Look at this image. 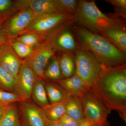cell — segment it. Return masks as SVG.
<instances>
[{"instance_id": "22", "label": "cell", "mask_w": 126, "mask_h": 126, "mask_svg": "<svg viewBox=\"0 0 126 126\" xmlns=\"http://www.w3.org/2000/svg\"><path fill=\"white\" fill-rule=\"evenodd\" d=\"M44 76L45 80L56 81L63 79L58 59L54 58L52 60L48 67L45 69Z\"/></svg>"}, {"instance_id": "7", "label": "cell", "mask_w": 126, "mask_h": 126, "mask_svg": "<svg viewBox=\"0 0 126 126\" xmlns=\"http://www.w3.org/2000/svg\"><path fill=\"white\" fill-rule=\"evenodd\" d=\"M72 14L55 13L46 14L35 17L31 24L19 35L28 33H37L44 35L70 18Z\"/></svg>"}, {"instance_id": "17", "label": "cell", "mask_w": 126, "mask_h": 126, "mask_svg": "<svg viewBox=\"0 0 126 126\" xmlns=\"http://www.w3.org/2000/svg\"><path fill=\"white\" fill-rule=\"evenodd\" d=\"M31 98L33 103L41 108L49 105L44 86V79L36 78L32 89Z\"/></svg>"}, {"instance_id": "13", "label": "cell", "mask_w": 126, "mask_h": 126, "mask_svg": "<svg viewBox=\"0 0 126 126\" xmlns=\"http://www.w3.org/2000/svg\"><path fill=\"white\" fill-rule=\"evenodd\" d=\"M52 81L61 86L69 96L79 97L89 88L75 73L70 78Z\"/></svg>"}, {"instance_id": "25", "label": "cell", "mask_w": 126, "mask_h": 126, "mask_svg": "<svg viewBox=\"0 0 126 126\" xmlns=\"http://www.w3.org/2000/svg\"><path fill=\"white\" fill-rule=\"evenodd\" d=\"M8 42L21 59L28 58L33 51L34 48L25 44L16 39L11 40Z\"/></svg>"}, {"instance_id": "26", "label": "cell", "mask_w": 126, "mask_h": 126, "mask_svg": "<svg viewBox=\"0 0 126 126\" xmlns=\"http://www.w3.org/2000/svg\"><path fill=\"white\" fill-rule=\"evenodd\" d=\"M56 45L63 49L74 50L76 44L73 36L70 32H64L60 34L56 40Z\"/></svg>"}, {"instance_id": "9", "label": "cell", "mask_w": 126, "mask_h": 126, "mask_svg": "<svg viewBox=\"0 0 126 126\" xmlns=\"http://www.w3.org/2000/svg\"><path fill=\"white\" fill-rule=\"evenodd\" d=\"M37 78L34 72L23 60L13 87V92L22 101H29L31 97L34 84Z\"/></svg>"}, {"instance_id": "12", "label": "cell", "mask_w": 126, "mask_h": 126, "mask_svg": "<svg viewBox=\"0 0 126 126\" xmlns=\"http://www.w3.org/2000/svg\"><path fill=\"white\" fill-rule=\"evenodd\" d=\"M22 61L8 41L0 46V63L15 78L18 74Z\"/></svg>"}, {"instance_id": "16", "label": "cell", "mask_w": 126, "mask_h": 126, "mask_svg": "<svg viewBox=\"0 0 126 126\" xmlns=\"http://www.w3.org/2000/svg\"><path fill=\"white\" fill-rule=\"evenodd\" d=\"M18 102H12L7 106L0 118V126H21Z\"/></svg>"}, {"instance_id": "11", "label": "cell", "mask_w": 126, "mask_h": 126, "mask_svg": "<svg viewBox=\"0 0 126 126\" xmlns=\"http://www.w3.org/2000/svg\"><path fill=\"white\" fill-rule=\"evenodd\" d=\"M18 103L19 112L24 126H45L47 119L41 108L29 101Z\"/></svg>"}, {"instance_id": "35", "label": "cell", "mask_w": 126, "mask_h": 126, "mask_svg": "<svg viewBox=\"0 0 126 126\" xmlns=\"http://www.w3.org/2000/svg\"><path fill=\"white\" fill-rule=\"evenodd\" d=\"M91 126H110V124L107 120L104 122L99 124H95Z\"/></svg>"}, {"instance_id": "31", "label": "cell", "mask_w": 126, "mask_h": 126, "mask_svg": "<svg viewBox=\"0 0 126 126\" xmlns=\"http://www.w3.org/2000/svg\"><path fill=\"white\" fill-rule=\"evenodd\" d=\"M45 126H62L59 121H52L47 119Z\"/></svg>"}, {"instance_id": "8", "label": "cell", "mask_w": 126, "mask_h": 126, "mask_svg": "<svg viewBox=\"0 0 126 126\" xmlns=\"http://www.w3.org/2000/svg\"><path fill=\"white\" fill-rule=\"evenodd\" d=\"M35 18L33 12L30 9L19 11L5 21L0 29L9 41L19 36Z\"/></svg>"}, {"instance_id": "34", "label": "cell", "mask_w": 126, "mask_h": 126, "mask_svg": "<svg viewBox=\"0 0 126 126\" xmlns=\"http://www.w3.org/2000/svg\"><path fill=\"white\" fill-rule=\"evenodd\" d=\"M7 41H8L7 38L0 29V46L2 45L3 43Z\"/></svg>"}, {"instance_id": "6", "label": "cell", "mask_w": 126, "mask_h": 126, "mask_svg": "<svg viewBox=\"0 0 126 126\" xmlns=\"http://www.w3.org/2000/svg\"><path fill=\"white\" fill-rule=\"evenodd\" d=\"M56 49V42L52 41V37H48L34 48L30 56L24 59L37 78L45 79L44 74L46 66Z\"/></svg>"}, {"instance_id": "18", "label": "cell", "mask_w": 126, "mask_h": 126, "mask_svg": "<svg viewBox=\"0 0 126 126\" xmlns=\"http://www.w3.org/2000/svg\"><path fill=\"white\" fill-rule=\"evenodd\" d=\"M68 97L62 101L49 104L41 108L43 114L48 120L52 121H58L65 113V107Z\"/></svg>"}, {"instance_id": "5", "label": "cell", "mask_w": 126, "mask_h": 126, "mask_svg": "<svg viewBox=\"0 0 126 126\" xmlns=\"http://www.w3.org/2000/svg\"><path fill=\"white\" fill-rule=\"evenodd\" d=\"M84 119L93 125L107 121L111 110L92 87L89 88L80 97Z\"/></svg>"}, {"instance_id": "23", "label": "cell", "mask_w": 126, "mask_h": 126, "mask_svg": "<svg viewBox=\"0 0 126 126\" xmlns=\"http://www.w3.org/2000/svg\"><path fill=\"white\" fill-rule=\"evenodd\" d=\"M15 78L10 74L0 63V89L13 92Z\"/></svg>"}, {"instance_id": "27", "label": "cell", "mask_w": 126, "mask_h": 126, "mask_svg": "<svg viewBox=\"0 0 126 126\" xmlns=\"http://www.w3.org/2000/svg\"><path fill=\"white\" fill-rule=\"evenodd\" d=\"M21 101V99L15 93L0 89V103H10Z\"/></svg>"}, {"instance_id": "1", "label": "cell", "mask_w": 126, "mask_h": 126, "mask_svg": "<svg viewBox=\"0 0 126 126\" xmlns=\"http://www.w3.org/2000/svg\"><path fill=\"white\" fill-rule=\"evenodd\" d=\"M111 110L126 122V66L106 68L92 87Z\"/></svg>"}, {"instance_id": "3", "label": "cell", "mask_w": 126, "mask_h": 126, "mask_svg": "<svg viewBox=\"0 0 126 126\" xmlns=\"http://www.w3.org/2000/svg\"><path fill=\"white\" fill-rule=\"evenodd\" d=\"M75 73L89 87H92L105 69V66L92 53L85 48L81 47L75 56Z\"/></svg>"}, {"instance_id": "4", "label": "cell", "mask_w": 126, "mask_h": 126, "mask_svg": "<svg viewBox=\"0 0 126 126\" xmlns=\"http://www.w3.org/2000/svg\"><path fill=\"white\" fill-rule=\"evenodd\" d=\"M77 11L79 21L93 31L102 32L115 23L111 18L99 10L94 1H80Z\"/></svg>"}, {"instance_id": "28", "label": "cell", "mask_w": 126, "mask_h": 126, "mask_svg": "<svg viewBox=\"0 0 126 126\" xmlns=\"http://www.w3.org/2000/svg\"><path fill=\"white\" fill-rule=\"evenodd\" d=\"M65 13L71 14L77 10L78 1L75 0H58Z\"/></svg>"}, {"instance_id": "29", "label": "cell", "mask_w": 126, "mask_h": 126, "mask_svg": "<svg viewBox=\"0 0 126 126\" xmlns=\"http://www.w3.org/2000/svg\"><path fill=\"white\" fill-rule=\"evenodd\" d=\"M62 126H77L79 122L65 113L59 120Z\"/></svg>"}, {"instance_id": "19", "label": "cell", "mask_w": 126, "mask_h": 126, "mask_svg": "<svg viewBox=\"0 0 126 126\" xmlns=\"http://www.w3.org/2000/svg\"><path fill=\"white\" fill-rule=\"evenodd\" d=\"M65 113L79 122L84 119L82 107L79 97L69 96L65 107Z\"/></svg>"}, {"instance_id": "33", "label": "cell", "mask_w": 126, "mask_h": 126, "mask_svg": "<svg viewBox=\"0 0 126 126\" xmlns=\"http://www.w3.org/2000/svg\"><path fill=\"white\" fill-rule=\"evenodd\" d=\"M10 103H0V118L4 112L7 106Z\"/></svg>"}, {"instance_id": "24", "label": "cell", "mask_w": 126, "mask_h": 126, "mask_svg": "<svg viewBox=\"0 0 126 126\" xmlns=\"http://www.w3.org/2000/svg\"><path fill=\"white\" fill-rule=\"evenodd\" d=\"M46 38L45 36L41 34L28 33L20 35L16 39L28 46L34 48L41 44Z\"/></svg>"}, {"instance_id": "15", "label": "cell", "mask_w": 126, "mask_h": 126, "mask_svg": "<svg viewBox=\"0 0 126 126\" xmlns=\"http://www.w3.org/2000/svg\"><path fill=\"white\" fill-rule=\"evenodd\" d=\"M44 86L50 104L62 101L69 96L61 86L52 81H46Z\"/></svg>"}, {"instance_id": "14", "label": "cell", "mask_w": 126, "mask_h": 126, "mask_svg": "<svg viewBox=\"0 0 126 126\" xmlns=\"http://www.w3.org/2000/svg\"><path fill=\"white\" fill-rule=\"evenodd\" d=\"M104 35L123 52L126 51V30L115 25H112L103 31Z\"/></svg>"}, {"instance_id": "21", "label": "cell", "mask_w": 126, "mask_h": 126, "mask_svg": "<svg viewBox=\"0 0 126 126\" xmlns=\"http://www.w3.org/2000/svg\"><path fill=\"white\" fill-rule=\"evenodd\" d=\"M18 11L14 1L0 0V27L5 21Z\"/></svg>"}, {"instance_id": "32", "label": "cell", "mask_w": 126, "mask_h": 126, "mask_svg": "<svg viewBox=\"0 0 126 126\" xmlns=\"http://www.w3.org/2000/svg\"><path fill=\"white\" fill-rule=\"evenodd\" d=\"M92 123L87 119H84L81 121L79 122V124L77 126H92Z\"/></svg>"}, {"instance_id": "20", "label": "cell", "mask_w": 126, "mask_h": 126, "mask_svg": "<svg viewBox=\"0 0 126 126\" xmlns=\"http://www.w3.org/2000/svg\"><path fill=\"white\" fill-rule=\"evenodd\" d=\"M59 63L63 78H70L75 73V63L70 55L67 54L64 55L60 59Z\"/></svg>"}, {"instance_id": "2", "label": "cell", "mask_w": 126, "mask_h": 126, "mask_svg": "<svg viewBox=\"0 0 126 126\" xmlns=\"http://www.w3.org/2000/svg\"><path fill=\"white\" fill-rule=\"evenodd\" d=\"M79 38L86 48L94 55L107 68L125 65V56L122 51L103 37L84 28L78 29Z\"/></svg>"}, {"instance_id": "10", "label": "cell", "mask_w": 126, "mask_h": 126, "mask_svg": "<svg viewBox=\"0 0 126 126\" xmlns=\"http://www.w3.org/2000/svg\"><path fill=\"white\" fill-rule=\"evenodd\" d=\"M14 2L18 11L30 9L35 17L52 13L66 14L58 0H19L14 1Z\"/></svg>"}, {"instance_id": "30", "label": "cell", "mask_w": 126, "mask_h": 126, "mask_svg": "<svg viewBox=\"0 0 126 126\" xmlns=\"http://www.w3.org/2000/svg\"><path fill=\"white\" fill-rule=\"evenodd\" d=\"M108 1L119 9L123 10L124 11L126 10V0H111Z\"/></svg>"}, {"instance_id": "36", "label": "cell", "mask_w": 126, "mask_h": 126, "mask_svg": "<svg viewBox=\"0 0 126 126\" xmlns=\"http://www.w3.org/2000/svg\"></svg>"}]
</instances>
